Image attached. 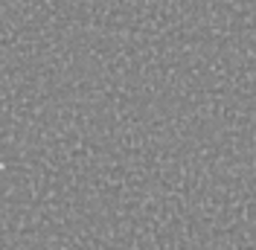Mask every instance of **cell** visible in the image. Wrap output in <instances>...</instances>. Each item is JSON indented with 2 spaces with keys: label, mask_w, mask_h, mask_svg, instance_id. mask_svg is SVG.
I'll return each mask as SVG.
<instances>
[]
</instances>
